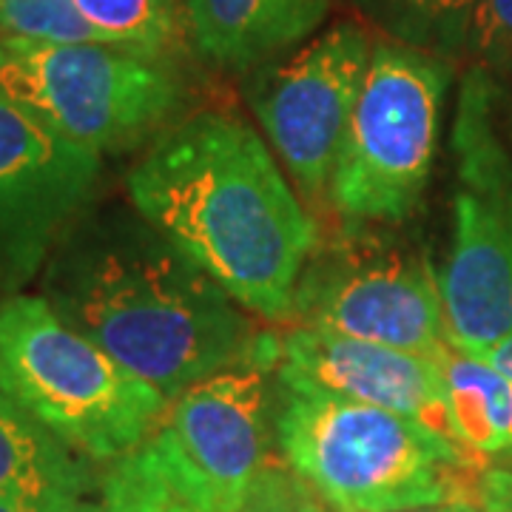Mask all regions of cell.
<instances>
[{"instance_id":"cell-5","label":"cell","mask_w":512,"mask_h":512,"mask_svg":"<svg viewBox=\"0 0 512 512\" xmlns=\"http://www.w3.org/2000/svg\"><path fill=\"white\" fill-rule=\"evenodd\" d=\"M453 63L384 40L336 160L328 200L350 225L407 220L419 208L439 146Z\"/></svg>"},{"instance_id":"cell-1","label":"cell","mask_w":512,"mask_h":512,"mask_svg":"<svg viewBox=\"0 0 512 512\" xmlns=\"http://www.w3.org/2000/svg\"><path fill=\"white\" fill-rule=\"evenodd\" d=\"M43 299L123 367L174 402L265 342L214 276L137 211L92 205L43 271Z\"/></svg>"},{"instance_id":"cell-21","label":"cell","mask_w":512,"mask_h":512,"mask_svg":"<svg viewBox=\"0 0 512 512\" xmlns=\"http://www.w3.org/2000/svg\"><path fill=\"white\" fill-rule=\"evenodd\" d=\"M316 495L299 481L288 464L271 461L256 478L254 490L239 512H308Z\"/></svg>"},{"instance_id":"cell-12","label":"cell","mask_w":512,"mask_h":512,"mask_svg":"<svg viewBox=\"0 0 512 512\" xmlns=\"http://www.w3.org/2000/svg\"><path fill=\"white\" fill-rule=\"evenodd\" d=\"M276 376L288 390L382 407L450 439L436 359L296 322L279 336Z\"/></svg>"},{"instance_id":"cell-11","label":"cell","mask_w":512,"mask_h":512,"mask_svg":"<svg viewBox=\"0 0 512 512\" xmlns=\"http://www.w3.org/2000/svg\"><path fill=\"white\" fill-rule=\"evenodd\" d=\"M100 154L0 94V299L18 296L92 205Z\"/></svg>"},{"instance_id":"cell-7","label":"cell","mask_w":512,"mask_h":512,"mask_svg":"<svg viewBox=\"0 0 512 512\" xmlns=\"http://www.w3.org/2000/svg\"><path fill=\"white\" fill-rule=\"evenodd\" d=\"M0 94L57 137L97 154L140 143L183 106L185 83L171 60L109 43H3Z\"/></svg>"},{"instance_id":"cell-9","label":"cell","mask_w":512,"mask_h":512,"mask_svg":"<svg viewBox=\"0 0 512 512\" xmlns=\"http://www.w3.org/2000/svg\"><path fill=\"white\" fill-rule=\"evenodd\" d=\"M279 336L268 333L254 356L183 390L148 439L165 470L211 512H239L271 453L268 376Z\"/></svg>"},{"instance_id":"cell-19","label":"cell","mask_w":512,"mask_h":512,"mask_svg":"<svg viewBox=\"0 0 512 512\" xmlns=\"http://www.w3.org/2000/svg\"><path fill=\"white\" fill-rule=\"evenodd\" d=\"M0 40L26 46L100 43L74 0H0Z\"/></svg>"},{"instance_id":"cell-25","label":"cell","mask_w":512,"mask_h":512,"mask_svg":"<svg viewBox=\"0 0 512 512\" xmlns=\"http://www.w3.org/2000/svg\"><path fill=\"white\" fill-rule=\"evenodd\" d=\"M484 359H487L490 365L498 367V370L512 382V336L510 339H504L501 345H495L493 350H487Z\"/></svg>"},{"instance_id":"cell-23","label":"cell","mask_w":512,"mask_h":512,"mask_svg":"<svg viewBox=\"0 0 512 512\" xmlns=\"http://www.w3.org/2000/svg\"><path fill=\"white\" fill-rule=\"evenodd\" d=\"M86 501H77V504H37V501H23V498L0 495V512H80Z\"/></svg>"},{"instance_id":"cell-14","label":"cell","mask_w":512,"mask_h":512,"mask_svg":"<svg viewBox=\"0 0 512 512\" xmlns=\"http://www.w3.org/2000/svg\"><path fill=\"white\" fill-rule=\"evenodd\" d=\"M97 481L86 458L29 419L0 390V495L37 504H77L92 498Z\"/></svg>"},{"instance_id":"cell-26","label":"cell","mask_w":512,"mask_h":512,"mask_svg":"<svg viewBox=\"0 0 512 512\" xmlns=\"http://www.w3.org/2000/svg\"><path fill=\"white\" fill-rule=\"evenodd\" d=\"M308 512H328V510H325V507H322V501H319V498H313L311 510H308Z\"/></svg>"},{"instance_id":"cell-24","label":"cell","mask_w":512,"mask_h":512,"mask_svg":"<svg viewBox=\"0 0 512 512\" xmlns=\"http://www.w3.org/2000/svg\"><path fill=\"white\" fill-rule=\"evenodd\" d=\"M399 512H481L478 495H461V498H450L441 504H427V507H413V510Z\"/></svg>"},{"instance_id":"cell-4","label":"cell","mask_w":512,"mask_h":512,"mask_svg":"<svg viewBox=\"0 0 512 512\" xmlns=\"http://www.w3.org/2000/svg\"><path fill=\"white\" fill-rule=\"evenodd\" d=\"M0 390L86 461L143 447L171 404L29 293L0 299Z\"/></svg>"},{"instance_id":"cell-16","label":"cell","mask_w":512,"mask_h":512,"mask_svg":"<svg viewBox=\"0 0 512 512\" xmlns=\"http://www.w3.org/2000/svg\"><path fill=\"white\" fill-rule=\"evenodd\" d=\"M387 40L453 63L467 55L478 0H350Z\"/></svg>"},{"instance_id":"cell-8","label":"cell","mask_w":512,"mask_h":512,"mask_svg":"<svg viewBox=\"0 0 512 512\" xmlns=\"http://www.w3.org/2000/svg\"><path fill=\"white\" fill-rule=\"evenodd\" d=\"M293 319L433 359L450 339L439 274L416 245L350 225L308 256Z\"/></svg>"},{"instance_id":"cell-15","label":"cell","mask_w":512,"mask_h":512,"mask_svg":"<svg viewBox=\"0 0 512 512\" xmlns=\"http://www.w3.org/2000/svg\"><path fill=\"white\" fill-rule=\"evenodd\" d=\"M441 373L450 439L470 456L512 453V382L484 356L453 342L433 356Z\"/></svg>"},{"instance_id":"cell-27","label":"cell","mask_w":512,"mask_h":512,"mask_svg":"<svg viewBox=\"0 0 512 512\" xmlns=\"http://www.w3.org/2000/svg\"><path fill=\"white\" fill-rule=\"evenodd\" d=\"M3 60H6V46H3V40H0V66H3Z\"/></svg>"},{"instance_id":"cell-22","label":"cell","mask_w":512,"mask_h":512,"mask_svg":"<svg viewBox=\"0 0 512 512\" xmlns=\"http://www.w3.org/2000/svg\"><path fill=\"white\" fill-rule=\"evenodd\" d=\"M478 504L481 512H512V473L510 470H484L478 478Z\"/></svg>"},{"instance_id":"cell-3","label":"cell","mask_w":512,"mask_h":512,"mask_svg":"<svg viewBox=\"0 0 512 512\" xmlns=\"http://www.w3.org/2000/svg\"><path fill=\"white\" fill-rule=\"evenodd\" d=\"M282 461L336 512H399L478 495V458L427 424L330 393L288 390Z\"/></svg>"},{"instance_id":"cell-18","label":"cell","mask_w":512,"mask_h":512,"mask_svg":"<svg viewBox=\"0 0 512 512\" xmlns=\"http://www.w3.org/2000/svg\"><path fill=\"white\" fill-rule=\"evenodd\" d=\"M80 512H211L177 484L151 444L111 461V470L97 484Z\"/></svg>"},{"instance_id":"cell-17","label":"cell","mask_w":512,"mask_h":512,"mask_svg":"<svg viewBox=\"0 0 512 512\" xmlns=\"http://www.w3.org/2000/svg\"><path fill=\"white\" fill-rule=\"evenodd\" d=\"M100 43L171 60L185 46V0H74Z\"/></svg>"},{"instance_id":"cell-20","label":"cell","mask_w":512,"mask_h":512,"mask_svg":"<svg viewBox=\"0 0 512 512\" xmlns=\"http://www.w3.org/2000/svg\"><path fill=\"white\" fill-rule=\"evenodd\" d=\"M467 55L484 72L512 74V0H478Z\"/></svg>"},{"instance_id":"cell-2","label":"cell","mask_w":512,"mask_h":512,"mask_svg":"<svg viewBox=\"0 0 512 512\" xmlns=\"http://www.w3.org/2000/svg\"><path fill=\"white\" fill-rule=\"evenodd\" d=\"M128 200L248 313L293 319L319 231L271 148L237 114L205 109L165 128L128 171Z\"/></svg>"},{"instance_id":"cell-13","label":"cell","mask_w":512,"mask_h":512,"mask_svg":"<svg viewBox=\"0 0 512 512\" xmlns=\"http://www.w3.org/2000/svg\"><path fill=\"white\" fill-rule=\"evenodd\" d=\"M333 0H185L188 35L202 60L254 72L325 23Z\"/></svg>"},{"instance_id":"cell-6","label":"cell","mask_w":512,"mask_h":512,"mask_svg":"<svg viewBox=\"0 0 512 512\" xmlns=\"http://www.w3.org/2000/svg\"><path fill=\"white\" fill-rule=\"evenodd\" d=\"M493 74L473 69L458 103L461 188L439 271L447 339L484 356L512 336V165L495 131Z\"/></svg>"},{"instance_id":"cell-10","label":"cell","mask_w":512,"mask_h":512,"mask_svg":"<svg viewBox=\"0 0 512 512\" xmlns=\"http://www.w3.org/2000/svg\"><path fill=\"white\" fill-rule=\"evenodd\" d=\"M373 46L365 26L342 20L282 63L256 69L248 83L251 106L271 146L311 200L330 191Z\"/></svg>"}]
</instances>
